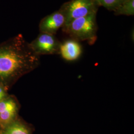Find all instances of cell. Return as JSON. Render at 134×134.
<instances>
[{
	"mask_svg": "<svg viewBox=\"0 0 134 134\" xmlns=\"http://www.w3.org/2000/svg\"><path fill=\"white\" fill-rule=\"evenodd\" d=\"M4 134H31L29 128L19 122H14L8 125Z\"/></svg>",
	"mask_w": 134,
	"mask_h": 134,
	"instance_id": "cell-7",
	"label": "cell"
},
{
	"mask_svg": "<svg viewBox=\"0 0 134 134\" xmlns=\"http://www.w3.org/2000/svg\"><path fill=\"white\" fill-rule=\"evenodd\" d=\"M17 112V109L7 110L0 113V123L3 126L10 124L13 120Z\"/></svg>",
	"mask_w": 134,
	"mask_h": 134,
	"instance_id": "cell-10",
	"label": "cell"
},
{
	"mask_svg": "<svg viewBox=\"0 0 134 134\" xmlns=\"http://www.w3.org/2000/svg\"><path fill=\"white\" fill-rule=\"evenodd\" d=\"M66 19L62 13L59 10L47 15L41 20L39 29L40 32L55 35L60 28H62Z\"/></svg>",
	"mask_w": 134,
	"mask_h": 134,
	"instance_id": "cell-5",
	"label": "cell"
},
{
	"mask_svg": "<svg viewBox=\"0 0 134 134\" xmlns=\"http://www.w3.org/2000/svg\"><path fill=\"white\" fill-rule=\"evenodd\" d=\"M116 15H134V0H127L114 11Z\"/></svg>",
	"mask_w": 134,
	"mask_h": 134,
	"instance_id": "cell-8",
	"label": "cell"
},
{
	"mask_svg": "<svg viewBox=\"0 0 134 134\" xmlns=\"http://www.w3.org/2000/svg\"><path fill=\"white\" fill-rule=\"evenodd\" d=\"M81 53L82 47L77 40L71 39L61 44L59 54L67 61L76 60L81 56Z\"/></svg>",
	"mask_w": 134,
	"mask_h": 134,
	"instance_id": "cell-6",
	"label": "cell"
},
{
	"mask_svg": "<svg viewBox=\"0 0 134 134\" xmlns=\"http://www.w3.org/2000/svg\"><path fill=\"white\" fill-rule=\"evenodd\" d=\"M18 109L16 103L10 99H7L0 101V113L7 110Z\"/></svg>",
	"mask_w": 134,
	"mask_h": 134,
	"instance_id": "cell-11",
	"label": "cell"
},
{
	"mask_svg": "<svg viewBox=\"0 0 134 134\" xmlns=\"http://www.w3.org/2000/svg\"><path fill=\"white\" fill-rule=\"evenodd\" d=\"M61 44L54 35L40 32L29 45L34 52L39 56L59 54Z\"/></svg>",
	"mask_w": 134,
	"mask_h": 134,
	"instance_id": "cell-4",
	"label": "cell"
},
{
	"mask_svg": "<svg viewBox=\"0 0 134 134\" xmlns=\"http://www.w3.org/2000/svg\"><path fill=\"white\" fill-rule=\"evenodd\" d=\"M99 7L96 0H70L64 3L59 10L65 16L67 24L74 19L97 14Z\"/></svg>",
	"mask_w": 134,
	"mask_h": 134,
	"instance_id": "cell-3",
	"label": "cell"
},
{
	"mask_svg": "<svg viewBox=\"0 0 134 134\" xmlns=\"http://www.w3.org/2000/svg\"><path fill=\"white\" fill-rule=\"evenodd\" d=\"M39 56L22 35L0 44V77L5 81L16 80L38 67Z\"/></svg>",
	"mask_w": 134,
	"mask_h": 134,
	"instance_id": "cell-1",
	"label": "cell"
},
{
	"mask_svg": "<svg viewBox=\"0 0 134 134\" xmlns=\"http://www.w3.org/2000/svg\"><path fill=\"white\" fill-rule=\"evenodd\" d=\"M5 91L3 88L0 86V101L3 100V99L5 97Z\"/></svg>",
	"mask_w": 134,
	"mask_h": 134,
	"instance_id": "cell-12",
	"label": "cell"
},
{
	"mask_svg": "<svg viewBox=\"0 0 134 134\" xmlns=\"http://www.w3.org/2000/svg\"><path fill=\"white\" fill-rule=\"evenodd\" d=\"M96 14L72 20L63 26V31L72 39L79 42L86 41L91 45L93 44L97 39L98 29Z\"/></svg>",
	"mask_w": 134,
	"mask_h": 134,
	"instance_id": "cell-2",
	"label": "cell"
},
{
	"mask_svg": "<svg viewBox=\"0 0 134 134\" xmlns=\"http://www.w3.org/2000/svg\"><path fill=\"white\" fill-rule=\"evenodd\" d=\"M99 6H102L107 10L114 12L127 0H96Z\"/></svg>",
	"mask_w": 134,
	"mask_h": 134,
	"instance_id": "cell-9",
	"label": "cell"
}]
</instances>
